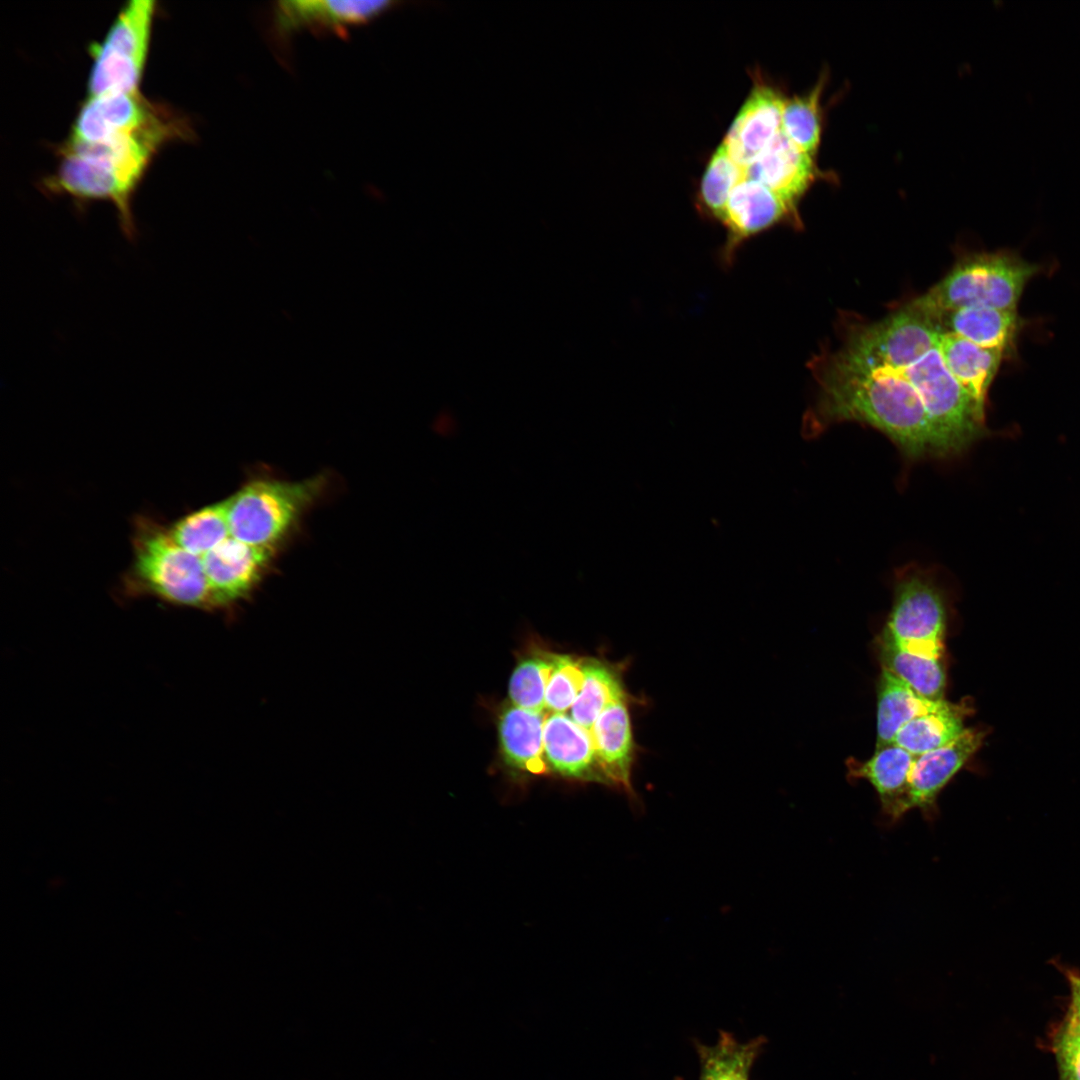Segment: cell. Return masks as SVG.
Returning <instances> with one entry per match:
<instances>
[{"label": "cell", "instance_id": "cell-26", "mask_svg": "<svg viewBox=\"0 0 1080 1080\" xmlns=\"http://www.w3.org/2000/svg\"><path fill=\"white\" fill-rule=\"evenodd\" d=\"M584 681L570 708V717L590 730L599 715L612 703L625 698V691L616 672L600 661L582 662Z\"/></svg>", "mask_w": 1080, "mask_h": 1080}, {"label": "cell", "instance_id": "cell-13", "mask_svg": "<svg viewBox=\"0 0 1080 1080\" xmlns=\"http://www.w3.org/2000/svg\"><path fill=\"white\" fill-rule=\"evenodd\" d=\"M397 1L291 0L278 2L273 10V29L287 37L302 29L345 32L365 24L394 6Z\"/></svg>", "mask_w": 1080, "mask_h": 1080}, {"label": "cell", "instance_id": "cell-7", "mask_svg": "<svg viewBox=\"0 0 1080 1080\" xmlns=\"http://www.w3.org/2000/svg\"><path fill=\"white\" fill-rule=\"evenodd\" d=\"M155 1L125 4L104 39L92 51L88 96L139 91L148 55Z\"/></svg>", "mask_w": 1080, "mask_h": 1080}, {"label": "cell", "instance_id": "cell-20", "mask_svg": "<svg viewBox=\"0 0 1080 1080\" xmlns=\"http://www.w3.org/2000/svg\"><path fill=\"white\" fill-rule=\"evenodd\" d=\"M930 318L942 332L1002 352L1011 346L1019 322L1016 310L989 307H962Z\"/></svg>", "mask_w": 1080, "mask_h": 1080}, {"label": "cell", "instance_id": "cell-22", "mask_svg": "<svg viewBox=\"0 0 1080 1080\" xmlns=\"http://www.w3.org/2000/svg\"><path fill=\"white\" fill-rule=\"evenodd\" d=\"M945 701L923 697L882 668L878 685L876 749L892 744L902 726L917 716L939 708Z\"/></svg>", "mask_w": 1080, "mask_h": 1080}, {"label": "cell", "instance_id": "cell-30", "mask_svg": "<svg viewBox=\"0 0 1080 1080\" xmlns=\"http://www.w3.org/2000/svg\"><path fill=\"white\" fill-rule=\"evenodd\" d=\"M555 654L539 653L523 658L513 670L508 693L513 705L545 711V694L554 668Z\"/></svg>", "mask_w": 1080, "mask_h": 1080}, {"label": "cell", "instance_id": "cell-32", "mask_svg": "<svg viewBox=\"0 0 1080 1080\" xmlns=\"http://www.w3.org/2000/svg\"><path fill=\"white\" fill-rule=\"evenodd\" d=\"M1059 1080H1080V1026L1067 1015L1050 1034Z\"/></svg>", "mask_w": 1080, "mask_h": 1080}, {"label": "cell", "instance_id": "cell-3", "mask_svg": "<svg viewBox=\"0 0 1080 1080\" xmlns=\"http://www.w3.org/2000/svg\"><path fill=\"white\" fill-rule=\"evenodd\" d=\"M178 139L168 131H152L103 142L68 139L62 145L56 172L47 187L79 201L111 202L123 234L132 241L137 228L132 199L153 156L160 147Z\"/></svg>", "mask_w": 1080, "mask_h": 1080}, {"label": "cell", "instance_id": "cell-11", "mask_svg": "<svg viewBox=\"0 0 1080 1080\" xmlns=\"http://www.w3.org/2000/svg\"><path fill=\"white\" fill-rule=\"evenodd\" d=\"M796 218L795 212L762 183L743 178L732 190L721 222L726 238L719 251V262L729 268L741 246L772 226Z\"/></svg>", "mask_w": 1080, "mask_h": 1080}, {"label": "cell", "instance_id": "cell-8", "mask_svg": "<svg viewBox=\"0 0 1080 1080\" xmlns=\"http://www.w3.org/2000/svg\"><path fill=\"white\" fill-rule=\"evenodd\" d=\"M133 573L162 600L190 607H212L202 557L178 545L168 529L144 528L136 538Z\"/></svg>", "mask_w": 1080, "mask_h": 1080}, {"label": "cell", "instance_id": "cell-14", "mask_svg": "<svg viewBox=\"0 0 1080 1080\" xmlns=\"http://www.w3.org/2000/svg\"><path fill=\"white\" fill-rule=\"evenodd\" d=\"M786 97L758 81L732 122L722 144L733 161L748 166L781 131Z\"/></svg>", "mask_w": 1080, "mask_h": 1080}, {"label": "cell", "instance_id": "cell-27", "mask_svg": "<svg viewBox=\"0 0 1080 1080\" xmlns=\"http://www.w3.org/2000/svg\"><path fill=\"white\" fill-rule=\"evenodd\" d=\"M168 532L183 549L204 556L230 537L227 499L185 516Z\"/></svg>", "mask_w": 1080, "mask_h": 1080}, {"label": "cell", "instance_id": "cell-2", "mask_svg": "<svg viewBox=\"0 0 1080 1080\" xmlns=\"http://www.w3.org/2000/svg\"><path fill=\"white\" fill-rule=\"evenodd\" d=\"M941 335L935 322L910 304L858 329L840 351L896 370L917 390L932 418L967 449L987 432L985 407L947 368Z\"/></svg>", "mask_w": 1080, "mask_h": 1080}, {"label": "cell", "instance_id": "cell-10", "mask_svg": "<svg viewBox=\"0 0 1080 1080\" xmlns=\"http://www.w3.org/2000/svg\"><path fill=\"white\" fill-rule=\"evenodd\" d=\"M986 735L985 729L965 728L948 744L916 756L909 776L904 813L917 809L927 821H934L938 816L940 793L980 749Z\"/></svg>", "mask_w": 1080, "mask_h": 1080}, {"label": "cell", "instance_id": "cell-19", "mask_svg": "<svg viewBox=\"0 0 1080 1080\" xmlns=\"http://www.w3.org/2000/svg\"><path fill=\"white\" fill-rule=\"evenodd\" d=\"M544 712L515 705L499 717V740L505 761L515 769L531 774L548 771L543 751Z\"/></svg>", "mask_w": 1080, "mask_h": 1080}, {"label": "cell", "instance_id": "cell-21", "mask_svg": "<svg viewBox=\"0 0 1080 1080\" xmlns=\"http://www.w3.org/2000/svg\"><path fill=\"white\" fill-rule=\"evenodd\" d=\"M941 353L954 378L975 401L985 407L986 396L1003 352L980 347L964 338L942 332Z\"/></svg>", "mask_w": 1080, "mask_h": 1080}, {"label": "cell", "instance_id": "cell-1", "mask_svg": "<svg viewBox=\"0 0 1080 1080\" xmlns=\"http://www.w3.org/2000/svg\"><path fill=\"white\" fill-rule=\"evenodd\" d=\"M819 397L804 416L803 435L856 421L884 433L911 460L951 458L966 449L929 414L921 396L896 370L841 351L818 371Z\"/></svg>", "mask_w": 1080, "mask_h": 1080}, {"label": "cell", "instance_id": "cell-23", "mask_svg": "<svg viewBox=\"0 0 1080 1080\" xmlns=\"http://www.w3.org/2000/svg\"><path fill=\"white\" fill-rule=\"evenodd\" d=\"M973 712L969 699L959 703L945 701L939 708L917 716L902 726L892 744L915 756L938 749L965 730L964 721Z\"/></svg>", "mask_w": 1080, "mask_h": 1080}, {"label": "cell", "instance_id": "cell-9", "mask_svg": "<svg viewBox=\"0 0 1080 1080\" xmlns=\"http://www.w3.org/2000/svg\"><path fill=\"white\" fill-rule=\"evenodd\" d=\"M160 129L193 133L183 115L166 105L149 101L139 91L106 94L86 99L68 139L103 142Z\"/></svg>", "mask_w": 1080, "mask_h": 1080}, {"label": "cell", "instance_id": "cell-24", "mask_svg": "<svg viewBox=\"0 0 1080 1080\" xmlns=\"http://www.w3.org/2000/svg\"><path fill=\"white\" fill-rule=\"evenodd\" d=\"M764 1043L761 1036L743 1042L727 1031L711 1045L697 1042L699 1080H749Z\"/></svg>", "mask_w": 1080, "mask_h": 1080}, {"label": "cell", "instance_id": "cell-6", "mask_svg": "<svg viewBox=\"0 0 1080 1080\" xmlns=\"http://www.w3.org/2000/svg\"><path fill=\"white\" fill-rule=\"evenodd\" d=\"M947 605L936 576L909 564L897 570L894 599L883 632L902 650L943 660Z\"/></svg>", "mask_w": 1080, "mask_h": 1080}, {"label": "cell", "instance_id": "cell-4", "mask_svg": "<svg viewBox=\"0 0 1080 1080\" xmlns=\"http://www.w3.org/2000/svg\"><path fill=\"white\" fill-rule=\"evenodd\" d=\"M1038 270L1009 252L968 256L912 304L928 317L962 307L1015 311L1027 281Z\"/></svg>", "mask_w": 1080, "mask_h": 1080}, {"label": "cell", "instance_id": "cell-15", "mask_svg": "<svg viewBox=\"0 0 1080 1080\" xmlns=\"http://www.w3.org/2000/svg\"><path fill=\"white\" fill-rule=\"evenodd\" d=\"M811 156L782 131L743 169L744 178L756 180L779 196L795 213L796 204L817 176Z\"/></svg>", "mask_w": 1080, "mask_h": 1080}, {"label": "cell", "instance_id": "cell-33", "mask_svg": "<svg viewBox=\"0 0 1080 1080\" xmlns=\"http://www.w3.org/2000/svg\"><path fill=\"white\" fill-rule=\"evenodd\" d=\"M1055 966L1065 976L1070 989L1069 1006L1066 1015L1080 1026V971L1058 962H1055Z\"/></svg>", "mask_w": 1080, "mask_h": 1080}, {"label": "cell", "instance_id": "cell-28", "mask_svg": "<svg viewBox=\"0 0 1080 1080\" xmlns=\"http://www.w3.org/2000/svg\"><path fill=\"white\" fill-rule=\"evenodd\" d=\"M825 77L804 96L786 98L781 119L783 133L803 152L814 158L821 137L820 97Z\"/></svg>", "mask_w": 1080, "mask_h": 1080}, {"label": "cell", "instance_id": "cell-31", "mask_svg": "<svg viewBox=\"0 0 1080 1080\" xmlns=\"http://www.w3.org/2000/svg\"><path fill=\"white\" fill-rule=\"evenodd\" d=\"M584 681L582 662L568 655H555L546 694L545 711L564 713L570 710Z\"/></svg>", "mask_w": 1080, "mask_h": 1080}, {"label": "cell", "instance_id": "cell-18", "mask_svg": "<svg viewBox=\"0 0 1080 1080\" xmlns=\"http://www.w3.org/2000/svg\"><path fill=\"white\" fill-rule=\"evenodd\" d=\"M589 731L605 782L630 790L634 744L625 698L609 705Z\"/></svg>", "mask_w": 1080, "mask_h": 1080}, {"label": "cell", "instance_id": "cell-12", "mask_svg": "<svg viewBox=\"0 0 1080 1080\" xmlns=\"http://www.w3.org/2000/svg\"><path fill=\"white\" fill-rule=\"evenodd\" d=\"M273 548L227 538L202 556L212 607H225L245 599L261 580Z\"/></svg>", "mask_w": 1080, "mask_h": 1080}, {"label": "cell", "instance_id": "cell-29", "mask_svg": "<svg viewBox=\"0 0 1080 1080\" xmlns=\"http://www.w3.org/2000/svg\"><path fill=\"white\" fill-rule=\"evenodd\" d=\"M743 178L742 168L721 143L711 156L700 183L698 202L703 215L721 221L732 190Z\"/></svg>", "mask_w": 1080, "mask_h": 1080}, {"label": "cell", "instance_id": "cell-25", "mask_svg": "<svg viewBox=\"0 0 1080 1080\" xmlns=\"http://www.w3.org/2000/svg\"><path fill=\"white\" fill-rule=\"evenodd\" d=\"M879 656L886 669L923 697L944 699L946 673L943 660L910 654L899 648L883 631L878 640Z\"/></svg>", "mask_w": 1080, "mask_h": 1080}, {"label": "cell", "instance_id": "cell-5", "mask_svg": "<svg viewBox=\"0 0 1080 1080\" xmlns=\"http://www.w3.org/2000/svg\"><path fill=\"white\" fill-rule=\"evenodd\" d=\"M325 480L319 475L302 481L257 479L247 483L227 499L230 536L274 548L320 496Z\"/></svg>", "mask_w": 1080, "mask_h": 1080}, {"label": "cell", "instance_id": "cell-16", "mask_svg": "<svg viewBox=\"0 0 1080 1080\" xmlns=\"http://www.w3.org/2000/svg\"><path fill=\"white\" fill-rule=\"evenodd\" d=\"M543 751L548 768L579 780L605 782L600 770L590 731L565 713L546 717Z\"/></svg>", "mask_w": 1080, "mask_h": 1080}, {"label": "cell", "instance_id": "cell-17", "mask_svg": "<svg viewBox=\"0 0 1080 1080\" xmlns=\"http://www.w3.org/2000/svg\"><path fill=\"white\" fill-rule=\"evenodd\" d=\"M916 756L896 744L876 749L865 762L848 761L849 776L864 779L875 789L886 825L904 815L910 772Z\"/></svg>", "mask_w": 1080, "mask_h": 1080}]
</instances>
